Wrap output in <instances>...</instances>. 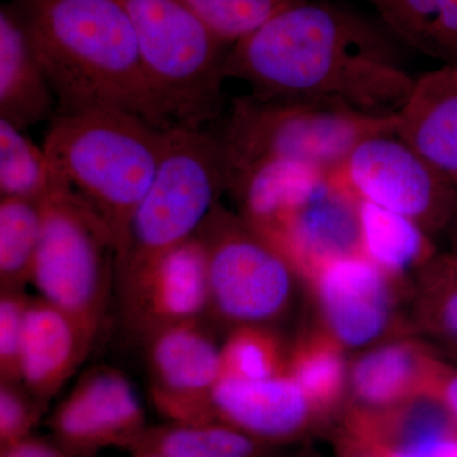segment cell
Returning <instances> with one entry per match:
<instances>
[{
    "label": "cell",
    "instance_id": "6da1fadb",
    "mask_svg": "<svg viewBox=\"0 0 457 457\" xmlns=\"http://www.w3.org/2000/svg\"><path fill=\"white\" fill-rule=\"evenodd\" d=\"M393 36L347 9L291 0L225 59L224 77L251 95L329 104L371 117H395L416 78L403 68Z\"/></svg>",
    "mask_w": 457,
    "mask_h": 457
},
{
    "label": "cell",
    "instance_id": "7a4b0ae2",
    "mask_svg": "<svg viewBox=\"0 0 457 457\" xmlns=\"http://www.w3.org/2000/svg\"><path fill=\"white\" fill-rule=\"evenodd\" d=\"M22 22L56 98L57 113L114 110L174 126L117 0H26Z\"/></svg>",
    "mask_w": 457,
    "mask_h": 457
},
{
    "label": "cell",
    "instance_id": "3957f363",
    "mask_svg": "<svg viewBox=\"0 0 457 457\" xmlns=\"http://www.w3.org/2000/svg\"><path fill=\"white\" fill-rule=\"evenodd\" d=\"M170 129L114 110L56 113L50 121L42 147L60 179L106 222L116 253L155 179Z\"/></svg>",
    "mask_w": 457,
    "mask_h": 457
},
{
    "label": "cell",
    "instance_id": "277c9868",
    "mask_svg": "<svg viewBox=\"0 0 457 457\" xmlns=\"http://www.w3.org/2000/svg\"><path fill=\"white\" fill-rule=\"evenodd\" d=\"M228 187L219 135L171 126L155 179L117 249L114 284L194 239Z\"/></svg>",
    "mask_w": 457,
    "mask_h": 457
},
{
    "label": "cell",
    "instance_id": "5b68a950",
    "mask_svg": "<svg viewBox=\"0 0 457 457\" xmlns=\"http://www.w3.org/2000/svg\"><path fill=\"white\" fill-rule=\"evenodd\" d=\"M396 116H365L329 104L248 95L234 99L219 137L228 176L270 163L335 173L361 141L396 134Z\"/></svg>",
    "mask_w": 457,
    "mask_h": 457
},
{
    "label": "cell",
    "instance_id": "8992f818",
    "mask_svg": "<svg viewBox=\"0 0 457 457\" xmlns=\"http://www.w3.org/2000/svg\"><path fill=\"white\" fill-rule=\"evenodd\" d=\"M173 125L204 129L222 110V44L180 0H117Z\"/></svg>",
    "mask_w": 457,
    "mask_h": 457
},
{
    "label": "cell",
    "instance_id": "52a82bcc",
    "mask_svg": "<svg viewBox=\"0 0 457 457\" xmlns=\"http://www.w3.org/2000/svg\"><path fill=\"white\" fill-rule=\"evenodd\" d=\"M196 237L206 260L207 314L231 328L270 327L290 312L300 276L278 246L239 213L219 204Z\"/></svg>",
    "mask_w": 457,
    "mask_h": 457
},
{
    "label": "cell",
    "instance_id": "ba28073f",
    "mask_svg": "<svg viewBox=\"0 0 457 457\" xmlns=\"http://www.w3.org/2000/svg\"><path fill=\"white\" fill-rule=\"evenodd\" d=\"M116 245L106 222L73 189L45 204L31 284L38 296L98 333L114 284Z\"/></svg>",
    "mask_w": 457,
    "mask_h": 457
},
{
    "label": "cell",
    "instance_id": "9c48e42d",
    "mask_svg": "<svg viewBox=\"0 0 457 457\" xmlns=\"http://www.w3.org/2000/svg\"><path fill=\"white\" fill-rule=\"evenodd\" d=\"M335 174L359 200L404 216L429 237L455 220L457 188L396 134L361 141Z\"/></svg>",
    "mask_w": 457,
    "mask_h": 457
},
{
    "label": "cell",
    "instance_id": "30bf717a",
    "mask_svg": "<svg viewBox=\"0 0 457 457\" xmlns=\"http://www.w3.org/2000/svg\"><path fill=\"white\" fill-rule=\"evenodd\" d=\"M262 236L278 246L309 284L330 262L363 254L360 200L335 173H318Z\"/></svg>",
    "mask_w": 457,
    "mask_h": 457
},
{
    "label": "cell",
    "instance_id": "8fae6325",
    "mask_svg": "<svg viewBox=\"0 0 457 457\" xmlns=\"http://www.w3.org/2000/svg\"><path fill=\"white\" fill-rule=\"evenodd\" d=\"M143 343L150 400L158 413L167 422L216 420L221 352L203 319L164 328Z\"/></svg>",
    "mask_w": 457,
    "mask_h": 457
},
{
    "label": "cell",
    "instance_id": "7c38bea8",
    "mask_svg": "<svg viewBox=\"0 0 457 457\" xmlns=\"http://www.w3.org/2000/svg\"><path fill=\"white\" fill-rule=\"evenodd\" d=\"M398 279L363 254L330 262L309 282L321 328L343 348L368 347L392 335Z\"/></svg>",
    "mask_w": 457,
    "mask_h": 457
},
{
    "label": "cell",
    "instance_id": "4fadbf2b",
    "mask_svg": "<svg viewBox=\"0 0 457 457\" xmlns=\"http://www.w3.org/2000/svg\"><path fill=\"white\" fill-rule=\"evenodd\" d=\"M116 284L126 327L141 342L209 312L206 260L196 237Z\"/></svg>",
    "mask_w": 457,
    "mask_h": 457
},
{
    "label": "cell",
    "instance_id": "5bb4252c",
    "mask_svg": "<svg viewBox=\"0 0 457 457\" xmlns=\"http://www.w3.org/2000/svg\"><path fill=\"white\" fill-rule=\"evenodd\" d=\"M213 411L216 420L275 447L302 440L323 420L287 374L253 381L221 378Z\"/></svg>",
    "mask_w": 457,
    "mask_h": 457
},
{
    "label": "cell",
    "instance_id": "9a60e30c",
    "mask_svg": "<svg viewBox=\"0 0 457 457\" xmlns=\"http://www.w3.org/2000/svg\"><path fill=\"white\" fill-rule=\"evenodd\" d=\"M98 333L42 297H31L21 351V383L50 403L82 366Z\"/></svg>",
    "mask_w": 457,
    "mask_h": 457
},
{
    "label": "cell",
    "instance_id": "2e32d148",
    "mask_svg": "<svg viewBox=\"0 0 457 457\" xmlns=\"http://www.w3.org/2000/svg\"><path fill=\"white\" fill-rule=\"evenodd\" d=\"M442 359L422 342L394 338L375 345L348 368L352 409L381 413L417 396L432 395Z\"/></svg>",
    "mask_w": 457,
    "mask_h": 457
},
{
    "label": "cell",
    "instance_id": "e0dca14e",
    "mask_svg": "<svg viewBox=\"0 0 457 457\" xmlns=\"http://www.w3.org/2000/svg\"><path fill=\"white\" fill-rule=\"evenodd\" d=\"M396 137L457 188V69L444 65L418 78L396 116Z\"/></svg>",
    "mask_w": 457,
    "mask_h": 457
},
{
    "label": "cell",
    "instance_id": "ac0fdd59",
    "mask_svg": "<svg viewBox=\"0 0 457 457\" xmlns=\"http://www.w3.org/2000/svg\"><path fill=\"white\" fill-rule=\"evenodd\" d=\"M51 436L82 457L108 447L126 450L130 442V408L106 378L84 374L47 416Z\"/></svg>",
    "mask_w": 457,
    "mask_h": 457
},
{
    "label": "cell",
    "instance_id": "d6986e66",
    "mask_svg": "<svg viewBox=\"0 0 457 457\" xmlns=\"http://www.w3.org/2000/svg\"><path fill=\"white\" fill-rule=\"evenodd\" d=\"M56 98L22 18L0 13V120L26 131L51 121Z\"/></svg>",
    "mask_w": 457,
    "mask_h": 457
},
{
    "label": "cell",
    "instance_id": "ffe728a7",
    "mask_svg": "<svg viewBox=\"0 0 457 457\" xmlns=\"http://www.w3.org/2000/svg\"><path fill=\"white\" fill-rule=\"evenodd\" d=\"M270 446L221 420L165 422L147 426L129 453L167 457H276Z\"/></svg>",
    "mask_w": 457,
    "mask_h": 457
},
{
    "label": "cell",
    "instance_id": "44dd1931",
    "mask_svg": "<svg viewBox=\"0 0 457 457\" xmlns=\"http://www.w3.org/2000/svg\"><path fill=\"white\" fill-rule=\"evenodd\" d=\"M393 38L457 64V0H363Z\"/></svg>",
    "mask_w": 457,
    "mask_h": 457
},
{
    "label": "cell",
    "instance_id": "7402d4cb",
    "mask_svg": "<svg viewBox=\"0 0 457 457\" xmlns=\"http://www.w3.org/2000/svg\"><path fill=\"white\" fill-rule=\"evenodd\" d=\"M363 255L402 278L408 270H420L436 255L432 237L399 213L360 200Z\"/></svg>",
    "mask_w": 457,
    "mask_h": 457
},
{
    "label": "cell",
    "instance_id": "603a6c76",
    "mask_svg": "<svg viewBox=\"0 0 457 457\" xmlns=\"http://www.w3.org/2000/svg\"><path fill=\"white\" fill-rule=\"evenodd\" d=\"M345 348L323 328L308 330L288 348L286 374L293 378L321 417L332 413L347 392Z\"/></svg>",
    "mask_w": 457,
    "mask_h": 457
},
{
    "label": "cell",
    "instance_id": "cb8c5ba5",
    "mask_svg": "<svg viewBox=\"0 0 457 457\" xmlns=\"http://www.w3.org/2000/svg\"><path fill=\"white\" fill-rule=\"evenodd\" d=\"M46 200L0 197V288L31 284Z\"/></svg>",
    "mask_w": 457,
    "mask_h": 457
},
{
    "label": "cell",
    "instance_id": "d4e9b609",
    "mask_svg": "<svg viewBox=\"0 0 457 457\" xmlns=\"http://www.w3.org/2000/svg\"><path fill=\"white\" fill-rule=\"evenodd\" d=\"M69 188L26 131L0 120V197L47 200Z\"/></svg>",
    "mask_w": 457,
    "mask_h": 457
},
{
    "label": "cell",
    "instance_id": "484cf974",
    "mask_svg": "<svg viewBox=\"0 0 457 457\" xmlns=\"http://www.w3.org/2000/svg\"><path fill=\"white\" fill-rule=\"evenodd\" d=\"M414 318L422 332L457 352V253L436 254L418 270Z\"/></svg>",
    "mask_w": 457,
    "mask_h": 457
},
{
    "label": "cell",
    "instance_id": "4316f807",
    "mask_svg": "<svg viewBox=\"0 0 457 457\" xmlns=\"http://www.w3.org/2000/svg\"><path fill=\"white\" fill-rule=\"evenodd\" d=\"M220 352L221 378L264 380L287 370L288 348L270 327L231 328Z\"/></svg>",
    "mask_w": 457,
    "mask_h": 457
},
{
    "label": "cell",
    "instance_id": "83f0119b",
    "mask_svg": "<svg viewBox=\"0 0 457 457\" xmlns=\"http://www.w3.org/2000/svg\"><path fill=\"white\" fill-rule=\"evenodd\" d=\"M222 45L257 31L291 0H180Z\"/></svg>",
    "mask_w": 457,
    "mask_h": 457
},
{
    "label": "cell",
    "instance_id": "f1b7e54d",
    "mask_svg": "<svg viewBox=\"0 0 457 457\" xmlns=\"http://www.w3.org/2000/svg\"><path fill=\"white\" fill-rule=\"evenodd\" d=\"M29 300L25 290L0 288V383H21V351Z\"/></svg>",
    "mask_w": 457,
    "mask_h": 457
},
{
    "label": "cell",
    "instance_id": "f546056e",
    "mask_svg": "<svg viewBox=\"0 0 457 457\" xmlns=\"http://www.w3.org/2000/svg\"><path fill=\"white\" fill-rule=\"evenodd\" d=\"M47 407L22 383H0V447L32 436Z\"/></svg>",
    "mask_w": 457,
    "mask_h": 457
},
{
    "label": "cell",
    "instance_id": "4dcf8cb0",
    "mask_svg": "<svg viewBox=\"0 0 457 457\" xmlns=\"http://www.w3.org/2000/svg\"><path fill=\"white\" fill-rule=\"evenodd\" d=\"M338 457H389V450L351 420L343 422L337 437Z\"/></svg>",
    "mask_w": 457,
    "mask_h": 457
},
{
    "label": "cell",
    "instance_id": "1f68e13d",
    "mask_svg": "<svg viewBox=\"0 0 457 457\" xmlns=\"http://www.w3.org/2000/svg\"><path fill=\"white\" fill-rule=\"evenodd\" d=\"M395 451L409 457H457V427L451 425L425 433Z\"/></svg>",
    "mask_w": 457,
    "mask_h": 457
},
{
    "label": "cell",
    "instance_id": "d6a6232c",
    "mask_svg": "<svg viewBox=\"0 0 457 457\" xmlns=\"http://www.w3.org/2000/svg\"><path fill=\"white\" fill-rule=\"evenodd\" d=\"M0 457H82L65 447L53 436L32 435L25 440L0 447Z\"/></svg>",
    "mask_w": 457,
    "mask_h": 457
},
{
    "label": "cell",
    "instance_id": "836d02e7",
    "mask_svg": "<svg viewBox=\"0 0 457 457\" xmlns=\"http://www.w3.org/2000/svg\"><path fill=\"white\" fill-rule=\"evenodd\" d=\"M432 395L440 400L457 427V366L442 360L433 384Z\"/></svg>",
    "mask_w": 457,
    "mask_h": 457
},
{
    "label": "cell",
    "instance_id": "e575fe53",
    "mask_svg": "<svg viewBox=\"0 0 457 457\" xmlns=\"http://www.w3.org/2000/svg\"><path fill=\"white\" fill-rule=\"evenodd\" d=\"M451 233H453V252H456L457 253V213L455 220H453V225H451Z\"/></svg>",
    "mask_w": 457,
    "mask_h": 457
},
{
    "label": "cell",
    "instance_id": "d590c367",
    "mask_svg": "<svg viewBox=\"0 0 457 457\" xmlns=\"http://www.w3.org/2000/svg\"><path fill=\"white\" fill-rule=\"evenodd\" d=\"M131 457H167V456L158 455V453H139V455H132Z\"/></svg>",
    "mask_w": 457,
    "mask_h": 457
},
{
    "label": "cell",
    "instance_id": "8d00e7d4",
    "mask_svg": "<svg viewBox=\"0 0 457 457\" xmlns=\"http://www.w3.org/2000/svg\"><path fill=\"white\" fill-rule=\"evenodd\" d=\"M387 450H389V449H387ZM389 457H409V456L404 455V453H398V451L389 450Z\"/></svg>",
    "mask_w": 457,
    "mask_h": 457
},
{
    "label": "cell",
    "instance_id": "74e56055",
    "mask_svg": "<svg viewBox=\"0 0 457 457\" xmlns=\"http://www.w3.org/2000/svg\"><path fill=\"white\" fill-rule=\"evenodd\" d=\"M451 354H453V356L456 357V359H457V352H453V353H451Z\"/></svg>",
    "mask_w": 457,
    "mask_h": 457
},
{
    "label": "cell",
    "instance_id": "f35d334b",
    "mask_svg": "<svg viewBox=\"0 0 457 457\" xmlns=\"http://www.w3.org/2000/svg\"><path fill=\"white\" fill-rule=\"evenodd\" d=\"M451 66H455V68L457 69V64L456 65H451Z\"/></svg>",
    "mask_w": 457,
    "mask_h": 457
},
{
    "label": "cell",
    "instance_id": "ab89813d",
    "mask_svg": "<svg viewBox=\"0 0 457 457\" xmlns=\"http://www.w3.org/2000/svg\"><path fill=\"white\" fill-rule=\"evenodd\" d=\"M455 253H456V252H455Z\"/></svg>",
    "mask_w": 457,
    "mask_h": 457
}]
</instances>
